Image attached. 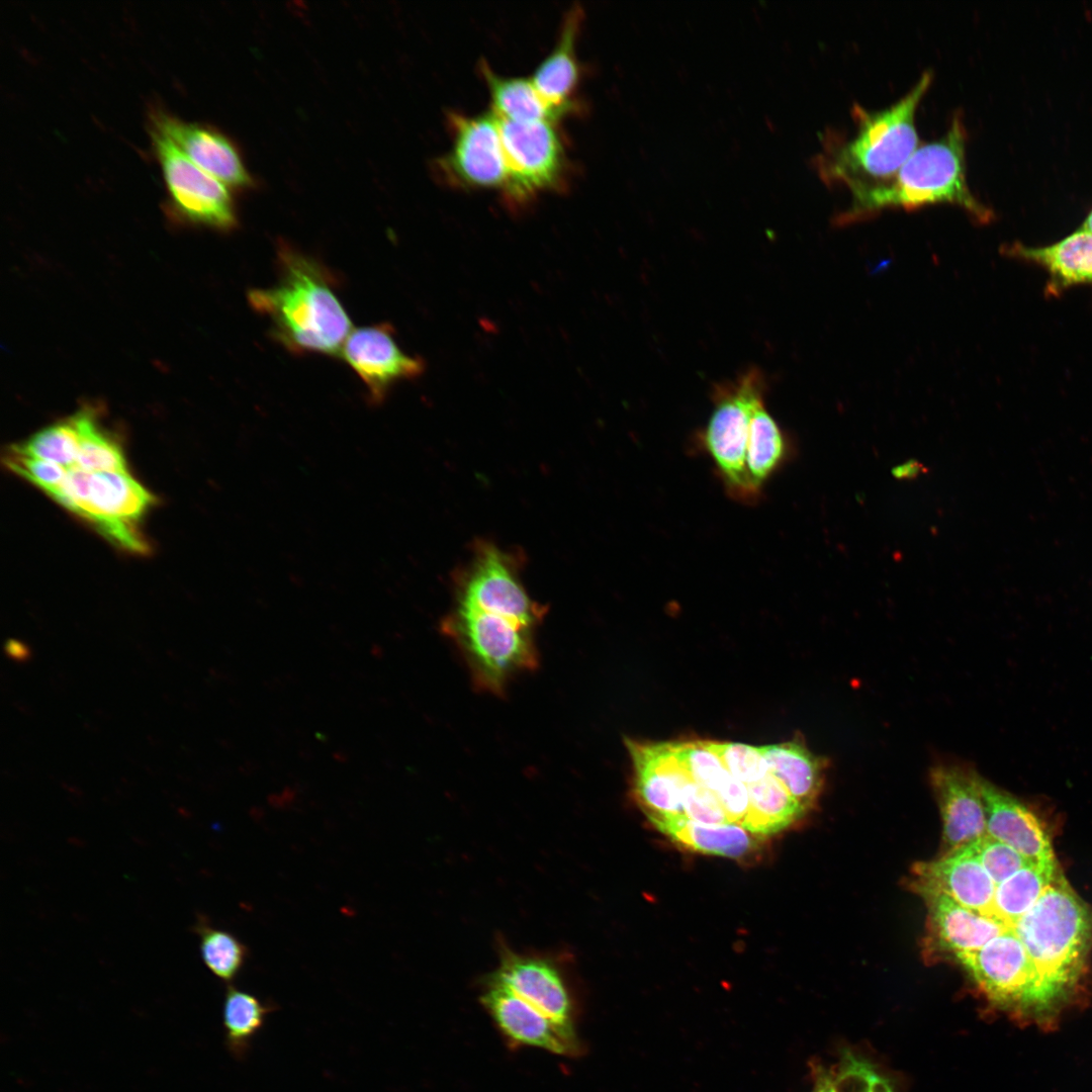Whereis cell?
<instances>
[{"instance_id": "1", "label": "cell", "mask_w": 1092, "mask_h": 1092, "mask_svg": "<svg viewBox=\"0 0 1092 1092\" xmlns=\"http://www.w3.org/2000/svg\"><path fill=\"white\" fill-rule=\"evenodd\" d=\"M931 80V71L923 72L904 96L884 109L854 105V132L827 134L815 158L824 182L841 184L851 195L888 183L918 147L915 114Z\"/></svg>"}, {"instance_id": "2", "label": "cell", "mask_w": 1092, "mask_h": 1092, "mask_svg": "<svg viewBox=\"0 0 1092 1092\" xmlns=\"http://www.w3.org/2000/svg\"><path fill=\"white\" fill-rule=\"evenodd\" d=\"M280 276L268 288L253 289L249 301L269 317L274 338L297 353L336 354L350 335L351 321L323 266L282 245Z\"/></svg>"}, {"instance_id": "3", "label": "cell", "mask_w": 1092, "mask_h": 1092, "mask_svg": "<svg viewBox=\"0 0 1092 1092\" xmlns=\"http://www.w3.org/2000/svg\"><path fill=\"white\" fill-rule=\"evenodd\" d=\"M966 129L962 114L953 115L937 140L918 146L897 174L886 184L851 195L850 206L840 222L873 214L886 207L915 208L932 203L963 207L979 222L994 217L971 191L966 175Z\"/></svg>"}, {"instance_id": "4", "label": "cell", "mask_w": 1092, "mask_h": 1092, "mask_svg": "<svg viewBox=\"0 0 1092 1092\" xmlns=\"http://www.w3.org/2000/svg\"><path fill=\"white\" fill-rule=\"evenodd\" d=\"M1056 1002L1076 981L1092 936V915L1059 872L1012 926Z\"/></svg>"}, {"instance_id": "5", "label": "cell", "mask_w": 1092, "mask_h": 1092, "mask_svg": "<svg viewBox=\"0 0 1092 1092\" xmlns=\"http://www.w3.org/2000/svg\"><path fill=\"white\" fill-rule=\"evenodd\" d=\"M535 629L511 617L455 605L441 631L460 653L473 686L504 696L517 676L535 670Z\"/></svg>"}, {"instance_id": "6", "label": "cell", "mask_w": 1092, "mask_h": 1092, "mask_svg": "<svg viewBox=\"0 0 1092 1092\" xmlns=\"http://www.w3.org/2000/svg\"><path fill=\"white\" fill-rule=\"evenodd\" d=\"M764 380L760 370L751 367L717 384L712 393V413L698 437L728 494L744 504L759 499L748 480L746 451L751 414L764 398Z\"/></svg>"}, {"instance_id": "7", "label": "cell", "mask_w": 1092, "mask_h": 1092, "mask_svg": "<svg viewBox=\"0 0 1092 1092\" xmlns=\"http://www.w3.org/2000/svg\"><path fill=\"white\" fill-rule=\"evenodd\" d=\"M954 959L988 999L1001 1007L1022 1013H1044L1055 1004L1012 928L982 947L960 953Z\"/></svg>"}, {"instance_id": "8", "label": "cell", "mask_w": 1092, "mask_h": 1092, "mask_svg": "<svg viewBox=\"0 0 1092 1092\" xmlns=\"http://www.w3.org/2000/svg\"><path fill=\"white\" fill-rule=\"evenodd\" d=\"M507 168L504 188L517 203L559 187L566 163L561 140L552 120L520 122L497 116Z\"/></svg>"}, {"instance_id": "9", "label": "cell", "mask_w": 1092, "mask_h": 1092, "mask_svg": "<svg viewBox=\"0 0 1092 1092\" xmlns=\"http://www.w3.org/2000/svg\"><path fill=\"white\" fill-rule=\"evenodd\" d=\"M153 155L161 166L170 209L184 220L218 229L235 225L225 185L196 166L168 136L148 125Z\"/></svg>"}, {"instance_id": "10", "label": "cell", "mask_w": 1092, "mask_h": 1092, "mask_svg": "<svg viewBox=\"0 0 1092 1092\" xmlns=\"http://www.w3.org/2000/svg\"><path fill=\"white\" fill-rule=\"evenodd\" d=\"M455 605L502 614L534 628L546 614V608L527 594L510 556L487 543L477 546L470 567L461 575Z\"/></svg>"}, {"instance_id": "11", "label": "cell", "mask_w": 1092, "mask_h": 1092, "mask_svg": "<svg viewBox=\"0 0 1092 1092\" xmlns=\"http://www.w3.org/2000/svg\"><path fill=\"white\" fill-rule=\"evenodd\" d=\"M449 122L452 145L438 162L445 178L461 186L504 189L507 168L493 111L475 115L453 112Z\"/></svg>"}, {"instance_id": "12", "label": "cell", "mask_w": 1092, "mask_h": 1092, "mask_svg": "<svg viewBox=\"0 0 1092 1092\" xmlns=\"http://www.w3.org/2000/svg\"><path fill=\"white\" fill-rule=\"evenodd\" d=\"M153 502L154 496L128 471L92 472L87 496L75 514L115 544L140 553L148 546L138 531V521Z\"/></svg>"}, {"instance_id": "13", "label": "cell", "mask_w": 1092, "mask_h": 1092, "mask_svg": "<svg viewBox=\"0 0 1092 1092\" xmlns=\"http://www.w3.org/2000/svg\"><path fill=\"white\" fill-rule=\"evenodd\" d=\"M342 356L365 384L373 404L381 403L397 381L419 376L424 362L398 347L388 325L362 327L350 333Z\"/></svg>"}, {"instance_id": "14", "label": "cell", "mask_w": 1092, "mask_h": 1092, "mask_svg": "<svg viewBox=\"0 0 1092 1092\" xmlns=\"http://www.w3.org/2000/svg\"><path fill=\"white\" fill-rule=\"evenodd\" d=\"M930 783L942 820L943 854L987 834L981 776L971 768L939 764L931 769Z\"/></svg>"}, {"instance_id": "15", "label": "cell", "mask_w": 1092, "mask_h": 1092, "mask_svg": "<svg viewBox=\"0 0 1092 1092\" xmlns=\"http://www.w3.org/2000/svg\"><path fill=\"white\" fill-rule=\"evenodd\" d=\"M566 1031L574 1032V1006L569 988L556 964L542 957L505 948L491 976Z\"/></svg>"}, {"instance_id": "16", "label": "cell", "mask_w": 1092, "mask_h": 1092, "mask_svg": "<svg viewBox=\"0 0 1092 1092\" xmlns=\"http://www.w3.org/2000/svg\"><path fill=\"white\" fill-rule=\"evenodd\" d=\"M148 125L168 136L196 166L224 185H250L251 178L239 153L216 129L182 120L160 106L148 111Z\"/></svg>"}, {"instance_id": "17", "label": "cell", "mask_w": 1092, "mask_h": 1092, "mask_svg": "<svg viewBox=\"0 0 1092 1092\" xmlns=\"http://www.w3.org/2000/svg\"><path fill=\"white\" fill-rule=\"evenodd\" d=\"M910 886L919 895L942 894L988 916L996 889L992 878L965 846L939 858L916 862Z\"/></svg>"}, {"instance_id": "18", "label": "cell", "mask_w": 1092, "mask_h": 1092, "mask_svg": "<svg viewBox=\"0 0 1092 1092\" xmlns=\"http://www.w3.org/2000/svg\"><path fill=\"white\" fill-rule=\"evenodd\" d=\"M481 1001L511 1041L558 1055H574L578 1051L575 1034L560 1027L493 977L487 981Z\"/></svg>"}, {"instance_id": "19", "label": "cell", "mask_w": 1092, "mask_h": 1092, "mask_svg": "<svg viewBox=\"0 0 1092 1092\" xmlns=\"http://www.w3.org/2000/svg\"><path fill=\"white\" fill-rule=\"evenodd\" d=\"M980 786L987 834L1008 844L1029 862L1057 866L1049 835L1034 811L982 777Z\"/></svg>"}, {"instance_id": "20", "label": "cell", "mask_w": 1092, "mask_h": 1092, "mask_svg": "<svg viewBox=\"0 0 1092 1092\" xmlns=\"http://www.w3.org/2000/svg\"><path fill=\"white\" fill-rule=\"evenodd\" d=\"M927 905L925 949L929 957L976 950L1011 928L1001 921L968 909L945 895L923 893Z\"/></svg>"}, {"instance_id": "21", "label": "cell", "mask_w": 1092, "mask_h": 1092, "mask_svg": "<svg viewBox=\"0 0 1092 1092\" xmlns=\"http://www.w3.org/2000/svg\"><path fill=\"white\" fill-rule=\"evenodd\" d=\"M633 766V787L646 815H685L675 781L677 758L670 742L625 738Z\"/></svg>"}, {"instance_id": "22", "label": "cell", "mask_w": 1092, "mask_h": 1092, "mask_svg": "<svg viewBox=\"0 0 1092 1092\" xmlns=\"http://www.w3.org/2000/svg\"><path fill=\"white\" fill-rule=\"evenodd\" d=\"M1009 257L1041 268L1049 277L1046 292L1059 295L1071 287L1092 284V233L1078 229L1043 247L1020 243L1005 246Z\"/></svg>"}, {"instance_id": "23", "label": "cell", "mask_w": 1092, "mask_h": 1092, "mask_svg": "<svg viewBox=\"0 0 1092 1092\" xmlns=\"http://www.w3.org/2000/svg\"><path fill=\"white\" fill-rule=\"evenodd\" d=\"M653 826L679 846L690 850L742 858L758 848L757 836L737 823L704 824L685 815H646Z\"/></svg>"}, {"instance_id": "24", "label": "cell", "mask_w": 1092, "mask_h": 1092, "mask_svg": "<svg viewBox=\"0 0 1092 1092\" xmlns=\"http://www.w3.org/2000/svg\"><path fill=\"white\" fill-rule=\"evenodd\" d=\"M582 19V9L570 8L564 16L558 40L548 56L536 68L531 80L544 100L565 113L579 77L575 41Z\"/></svg>"}, {"instance_id": "25", "label": "cell", "mask_w": 1092, "mask_h": 1092, "mask_svg": "<svg viewBox=\"0 0 1092 1092\" xmlns=\"http://www.w3.org/2000/svg\"><path fill=\"white\" fill-rule=\"evenodd\" d=\"M769 772L806 810L811 809L821 792L826 760L797 740L759 746Z\"/></svg>"}, {"instance_id": "26", "label": "cell", "mask_w": 1092, "mask_h": 1092, "mask_svg": "<svg viewBox=\"0 0 1092 1092\" xmlns=\"http://www.w3.org/2000/svg\"><path fill=\"white\" fill-rule=\"evenodd\" d=\"M788 440L760 399L749 423L746 470L750 486L759 498L762 487L788 457Z\"/></svg>"}, {"instance_id": "27", "label": "cell", "mask_w": 1092, "mask_h": 1092, "mask_svg": "<svg viewBox=\"0 0 1092 1092\" xmlns=\"http://www.w3.org/2000/svg\"><path fill=\"white\" fill-rule=\"evenodd\" d=\"M747 790L749 807L741 826L757 836L781 832L806 813L770 772Z\"/></svg>"}, {"instance_id": "28", "label": "cell", "mask_w": 1092, "mask_h": 1092, "mask_svg": "<svg viewBox=\"0 0 1092 1092\" xmlns=\"http://www.w3.org/2000/svg\"><path fill=\"white\" fill-rule=\"evenodd\" d=\"M492 101L493 113L502 118L529 122L555 120L562 112L550 106L536 89L531 78L505 77L481 64Z\"/></svg>"}, {"instance_id": "29", "label": "cell", "mask_w": 1092, "mask_h": 1092, "mask_svg": "<svg viewBox=\"0 0 1092 1092\" xmlns=\"http://www.w3.org/2000/svg\"><path fill=\"white\" fill-rule=\"evenodd\" d=\"M1059 872L1058 864H1025L996 886L989 916L1012 928L1035 904Z\"/></svg>"}, {"instance_id": "30", "label": "cell", "mask_w": 1092, "mask_h": 1092, "mask_svg": "<svg viewBox=\"0 0 1092 1092\" xmlns=\"http://www.w3.org/2000/svg\"><path fill=\"white\" fill-rule=\"evenodd\" d=\"M270 1011L272 1008L257 996L233 986L226 989L222 1021L226 1046L236 1059L248 1055Z\"/></svg>"}, {"instance_id": "31", "label": "cell", "mask_w": 1092, "mask_h": 1092, "mask_svg": "<svg viewBox=\"0 0 1092 1092\" xmlns=\"http://www.w3.org/2000/svg\"><path fill=\"white\" fill-rule=\"evenodd\" d=\"M75 416L80 433V444L74 466L90 472L127 471L126 461L119 444L99 427L94 414L90 411H81Z\"/></svg>"}, {"instance_id": "32", "label": "cell", "mask_w": 1092, "mask_h": 1092, "mask_svg": "<svg viewBox=\"0 0 1092 1092\" xmlns=\"http://www.w3.org/2000/svg\"><path fill=\"white\" fill-rule=\"evenodd\" d=\"M200 940L201 958L208 970L224 982L234 980L243 969L249 950L234 934L211 926L200 918L194 926Z\"/></svg>"}, {"instance_id": "33", "label": "cell", "mask_w": 1092, "mask_h": 1092, "mask_svg": "<svg viewBox=\"0 0 1092 1092\" xmlns=\"http://www.w3.org/2000/svg\"><path fill=\"white\" fill-rule=\"evenodd\" d=\"M80 444L76 416L44 428L14 447L26 454L58 463L66 468L75 465Z\"/></svg>"}, {"instance_id": "34", "label": "cell", "mask_w": 1092, "mask_h": 1092, "mask_svg": "<svg viewBox=\"0 0 1092 1092\" xmlns=\"http://www.w3.org/2000/svg\"><path fill=\"white\" fill-rule=\"evenodd\" d=\"M671 749L687 771L717 799L729 788L734 777L721 759L707 749L701 740L670 742Z\"/></svg>"}, {"instance_id": "35", "label": "cell", "mask_w": 1092, "mask_h": 1092, "mask_svg": "<svg viewBox=\"0 0 1092 1092\" xmlns=\"http://www.w3.org/2000/svg\"><path fill=\"white\" fill-rule=\"evenodd\" d=\"M701 741L707 749L721 759L734 778L746 786L760 781L769 774L767 762L759 746L739 742Z\"/></svg>"}, {"instance_id": "36", "label": "cell", "mask_w": 1092, "mask_h": 1092, "mask_svg": "<svg viewBox=\"0 0 1092 1092\" xmlns=\"http://www.w3.org/2000/svg\"><path fill=\"white\" fill-rule=\"evenodd\" d=\"M965 847L982 864L996 886L1029 863L1011 846L988 834Z\"/></svg>"}, {"instance_id": "37", "label": "cell", "mask_w": 1092, "mask_h": 1092, "mask_svg": "<svg viewBox=\"0 0 1092 1092\" xmlns=\"http://www.w3.org/2000/svg\"><path fill=\"white\" fill-rule=\"evenodd\" d=\"M677 786L686 817L704 824L730 823L717 797L696 782L682 765L678 772Z\"/></svg>"}, {"instance_id": "38", "label": "cell", "mask_w": 1092, "mask_h": 1092, "mask_svg": "<svg viewBox=\"0 0 1092 1092\" xmlns=\"http://www.w3.org/2000/svg\"><path fill=\"white\" fill-rule=\"evenodd\" d=\"M4 463L14 473L20 475L51 495L62 484L68 468L44 459L26 454L12 446Z\"/></svg>"}, {"instance_id": "39", "label": "cell", "mask_w": 1092, "mask_h": 1092, "mask_svg": "<svg viewBox=\"0 0 1092 1092\" xmlns=\"http://www.w3.org/2000/svg\"><path fill=\"white\" fill-rule=\"evenodd\" d=\"M831 1076L835 1092H893L887 1079L850 1053H844Z\"/></svg>"}, {"instance_id": "40", "label": "cell", "mask_w": 1092, "mask_h": 1092, "mask_svg": "<svg viewBox=\"0 0 1092 1092\" xmlns=\"http://www.w3.org/2000/svg\"><path fill=\"white\" fill-rule=\"evenodd\" d=\"M815 1088L813 1092H835L831 1072L814 1067Z\"/></svg>"}, {"instance_id": "41", "label": "cell", "mask_w": 1092, "mask_h": 1092, "mask_svg": "<svg viewBox=\"0 0 1092 1092\" xmlns=\"http://www.w3.org/2000/svg\"><path fill=\"white\" fill-rule=\"evenodd\" d=\"M5 650L7 655L16 661H24L29 657V649L18 640L8 639Z\"/></svg>"}, {"instance_id": "42", "label": "cell", "mask_w": 1092, "mask_h": 1092, "mask_svg": "<svg viewBox=\"0 0 1092 1092\" xmlns=\"http://www.w3.org/2000/svg\"><path fill=\"white\" fill-rule=\"evenodd\" d=\"M1080 229L1092 233V209L1087 214V216L1084 219L1083 223L1080 225Z\"/></svg>"}]
</instances>
